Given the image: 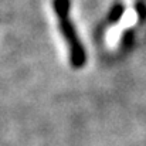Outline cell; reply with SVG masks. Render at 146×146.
Instances as JSON below:
<instances>
[{
    "label": "cell",
    "instance_id": "cell-1",
    "mask_svg": "<svg viewBox=\"0 0 146 146\" xmlns=\"http://www.w3.org/2000/svg\"><path fill=\"white\" fill-rule=\"evenodd\" d=\"M52 10L58 20L60 31L67 43L71 65L74 68H82L87 62V51L71 20V0H52Z\"/></svg>",
    "mask_w": 146,
    "mask_h": 146
},
{
    "label": "cell",
    "instance_id": "cell-2",
    "mask_svg": "<svg viewBox=\"0 0 146 146\" xmlns=\"http://www.w3.org/2000/svg\"><path fill=\"white\" fill-rule=\"evenodd\" d=\"M123 13H125V7H123V4H122V3H116V4H113L112 9L109 10V16H108V19H109L111 23H118V21L122 19Z\"/></svg>",
    "mask_w": 146,
    "mask_h": 146
}]
</instances>
